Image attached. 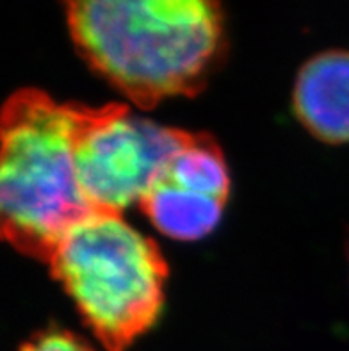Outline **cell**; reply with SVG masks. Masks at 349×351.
Returning a JSON list of instances; mask_svg holds the SVG:
<instances>
[{"mask_svg":"<svg viewBox=\"0 0 349 351\" xmlns=\"http://www.w3.org/2000/svg\"><path fill=\"white\" fill-rule=\"evenodd\" d=\"M20 351H93L77 335L64 330H47L27 341Z\"/></svg>","mask_w":349,"mask_h":351,"instance_id":"8","label":"cell"},{"mask_svg":"<svg viewBox=\"0 0 349 351\" xmlns=\"http://www.w3.org/2000/svg\"><path fill=\"white\" fill-rule=\"evenodd\" d=\"M71 41L98 75L154 107L204 88L225 47L219 0H61Z\"/></svg>","mask_w":349,"mask_h":351,"instance_id":"1","label":"cell"},{"mask_svg":"<svg viewBox=\"0 0 349 351\" xmlns=\"http://www.w3.org/2000/svg\"><path fill=\"white\" fill-rule=\"evenodd\" d=\"M139 205L160 234L180 241L208 236L225 209L223 202L186 191L166 180L155 184Z\"/></svg>","mask_w":349,"mask_h":351,"instance_id":"6","label":"cell"},{"mask_svg":"<svg viewBox=\"0 0 349 351\" xmlns=\"http://www.w3.org/2000/svg\"><path fill=\"white\" fill-rule=\"evenodd\" d=\"M47 264L107 351H125L159 317L168 264L123 214L77 223Z\"/></svg>","mask_w":349,"mask_h":351,"instance_id":"3","label":"cell"},{"mask_svg":"<svg viewBox=\"0 0 349 351\" xmlns=\"http://www.w3.org/2000/svg\"><path fill=\"white\" fill-rule=\"evenodd\" d=\"M187 132L132 114L127 106H79V182L95 213L121 214L159 182Z\"/></svg>","mask_w":349,"mask_h":351,"instance_id":"4","label":"cell"},{"mask_svg":"<svg viewBox=\"0 0 349 351\" xmlns=\"http://www.w3.org/2000/svg\"><path fill=\"white\" fill-rule=\"evenodd\" d=\"M292 104L298 120L315 138L349 143V50H328L306 61Z\"/></svg>","mask_w":349,"mask_h":351,"instance_id":"5","label":"cell"},{"mask_svg":"<svg viewBox=\"0 0 349 351\" xmlns=\"http://www.w3.org/2000/svg\"><path fill=\"white\" fill-rule=\"evenodd\" d=\"M160 180L223 204H226L230 193V175L225 157L216 143L202 134L187 132Z\"/></svg>","mask_w":349,"mask_h":351,"instance_id":"7","label":"cell"},{"mask_svg":"<svg viewBox=\"0 0 349 351\" xmlns=\"http://www.w3.org/2000/svg\"><path fill=\"white\" fill-rule=\"evenodd\" d=\"M77 112L79 106L38 89L14 93L2 111V232L14 250L43 263L95 214L77 173Z\"/></svg>","mask_w":349,"mask_h":351,"instance_id":"2","label":"cell"}]
</instances>
